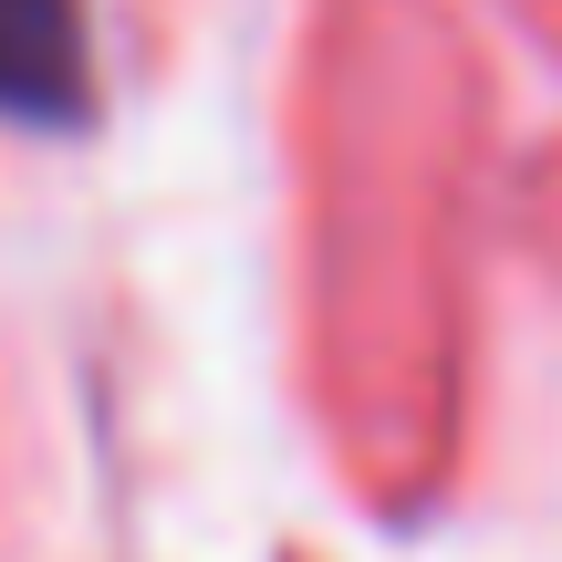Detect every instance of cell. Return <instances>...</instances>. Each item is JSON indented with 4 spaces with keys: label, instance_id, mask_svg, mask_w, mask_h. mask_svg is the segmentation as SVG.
Returning <instances> with one entry per match:
<instances>
[{
    "label": "cell",
    "instance_id": "6da1fadb",
    "mask_svg": "<svg viewBox=\"0 0 562 562\" xmlns=\"http://www.w3.org/2000/svg\"><path fill=\"white\" fill-rule=\"evenodd\" d=\"M94 94L83 0H0V125H74Z\"/></svg>",
    "mask_w": 562,
    "mask_h": 562
}]
</instances>
